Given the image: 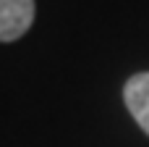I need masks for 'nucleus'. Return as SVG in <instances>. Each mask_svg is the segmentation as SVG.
<instances>
[{
    "mask_svg": "<svg viewBox=\"0 0 149 147\" xmlns=\"http://www.w3.org/2000/svg\"><path fill=\"white\" fill-rule=\"evenodd\" d=\"M34 0H0V42H16L34 24Z\"/></svg>",
    "mask_w": 149,
    "mask_h": 147,
    "instance_id": "f257e3e1",
    "label": "nucleus"
},
{
    "mask_svg": "<svg viewBox=\"0 0 149 147\" xmlns=\"http://www.w3.org/2000/svg\"><path fill=\"white\" fill-rule=\"evenodd\" d=\"M123 100H126V108L131 110L134 121L144 129V134L149 137V71L134 74L126 82Z\"/></svg>",
    "mask_w": 149,
    "mask_h": 147,
    "instance_id": "f03ea898",
    "label": "nucleus"
}]
</instances>
